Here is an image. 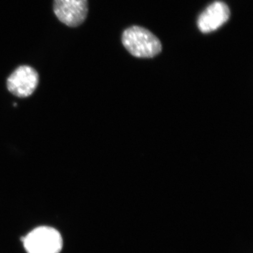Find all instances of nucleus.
Wrapping results in <instances>:
<instances>
[{
	"label": "nucleus",
	"instance_id": "obj_2",
	"mask_svg": "<svg viewBox=\"0 0 253 253\" xmlns=\"http://www.w3.org/2000/svg\"><path fill=\"white\" fill-rule=\"evenodd\" d=\"M28 253H60L63 248L61 234L50 226H40L23 239Z\"/></svg>",
	"mask_w": 253,
	"mask_h": 253
},
{
	"label": "nucleus",
	"instance_id": "obj_5",
	"mask_svg": "<svg viewBox=\"0 0 253 253\" xmlns=\"http://www.w3.org/2000/svg\"><path fill=\"white\" fill-rule=\"evenodd\" d=\"M230 17V9L226 3L216 1L206 8L198 19V27L204 33L217 30Z\"/></svg>",
	"mask_w": 253,
	"mask_h": 253
},
{
	"label": "nucleus",
	"instance_id": "obj_1",
	"mask_svg": "<svg viewBox=\"0 0 253 253\" xmlns=\"http://www.w3.org/2000/svg\"><path fill=\"white\" fill-rule=\"evenodd\" d=\"M122 42L128 52L137 58H153L162 51V44L157 37L141 26L126 29L123 34Z\"/></svg>",
	"mask_w": 253,
	"mask_h": 253
},
{
	"label": "nucleus",
	"instance_id": "obj_4",
	"mask_svg": "<svg viewBox=\"0 0 253 253\" xmlns=\"http://www.w3.org/2000/svg\"><path fill=\"white\" fill-rule=\"evenodd\" d=\"M39 83V76L34 68L28 66H21L11 73L8 78L6 84L10 92L18 97L31 96Z\"/></svg>",
	"mask_w": 253,
	"mask_h": 253
},
{
	"label": "nucleus",
	"instance_id": "obj_3",
	"mask_svg": "<svg viewBox=\"0 0 253 253\" xmlns=\"http://www.w3.org/2000/svg\"><path fill=\"white\" fill-rule=\"evenodd\" d=\"M54 12L58 19L69 27L81 26L87 17V0H54Z\"/></svg>",
	"mask_w": 253,
	"mask_h": 253
}]
</instances>
